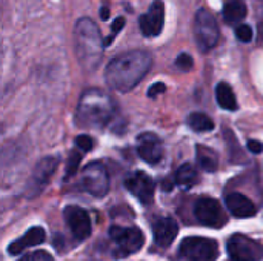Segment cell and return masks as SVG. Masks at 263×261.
<instances>
[{"label":"cell","instance_id":"cell-4","mask_svg":"<svg viewBox=\"0 0 263 261\" xmlns=\"http://www.w3.org/2000/svg\"><path fill=\"white\" fill-rule=\"evenodd\" d=\"M179 254L185 261H216L219 245L211 238L188 237L180 243Z\"/></svg>","mask_w":263,"mask_h":261},{"label":"cell","instance_id":"cell-16","mask_svg":"<svg viewBox=\"0 0 263 261\" xmlns=\"http://www.w3.org/2000/svg\"><path fill=\"white\" fill-rule=\"evenodd\" d=\"M228 211L236 217V218H251L257 214L256 205L245 195L239 192H233L227 197L225 200Z\"/></svg>","mask_w":263,"mask_h":261},{"label":"cell","instance_id":"cell-28","mask_svg":"<svg viewBox=\"0 0 263 261\" xmlns=\"http://www.w3.org/2000/svg\"><path fill=\"white\" fill-rule=\"evenodd\" d=\"M166 91V85L162 83V82H157V83H153L151 88L148 89V97L149 98H156L159 94H163Z\"/></svg>","mask_w":263,"mask_h":261},{"label":"cell","instance_id":"cell-25","mask_svg":"<svg viewBox=\"0 0 263 261\" xmlns=\"http://www.w3.org/2000/svg\"><path fill=\"white\" fill-rule=\"evenodd\" d=\"M176 66L180 69V71H190L193 66H194V62H193V57L190 54H180L177 58H176Z\"/></svg>","mask_w":263,"mask_h":261},{"label":"cell","instance_id":"cell-29","mask_svg":"<svg viewBox=\"0 0 263 261\" xmlns=\"http://www.w3.org/2000/svg\"><path fill=\"white\" fill-rule=\"evenodd\" d=\"M31 261H54V258L46 252V251H37L31 257Z\"/></svg>","mask_w":263,"mask_h":261},{"label":"cell","instance_id":"cell-34","mask_svg":"<svg viewBox=\"0 0 263 261\" xmlns=\"http://www.w3.org/2000/svg\"><path fill=\"white\" fill-rule=\"evenodd\" d=\"M18 261H31V257H28V255H25V257H22Z\"/></svg>","mask_w":263,"mask_h":261},{"label":"cell","instance_id":"cell-22","mask_svg":"<svg viewBox=\"0 0 263 261\" xmlns=\"http://www.w3.org/2000/svg\"><path fill=\"white\" fill-rule=\"evenodd\" d=\"M188 125L196 132H208V131H213L214 129L213 120L206 114H202V112H193V114H190Z\"/></svg>","mask_w":263,"mask_h":261},{"label":"cell","instance_id":"cell-8","mask_svg":"<svg viewBox=\"0 0 263 261\" xmlns=\"http://www.w3.org/2000/svg\"><path fill=\"white\" fill-rule=\"evenodd\" d=\"M194 31H196V40L203 51H208L217 45L219 37H220V31H219L217 20L214 18V15L210 11L199 9L196 12Z\"/></svg>","mask_w":263,"mask_h":261},{"label":"cell","instance_id":"cell-10","mask_svg":"<svg viewBox=\"0 0 263 261\" xmlns=\"http://www.w3.org/2000/svg\"><path fill=\"white\" fill-rule=\"evenodd\" d=\"M57 166H59L57 157H45L37 163V166L34 168L32 177L29 180L28 189H26V195L29 198L39 195L43 191V188L49 183L51 177L54 175Z\"/></svg>","mask_w":263,"mask_h":261},{"label":"cell","instance_id":"cell-11","mask_svg":"<svg viewBox=\"0 0 263 261\" xmlns=\"http://www.w3.org/2000/svg\"><path fill=\"white\" fill-rule=\"evenodd\" d=\"M125 186L142 205H149L154 198L156 185H154L153 178L142 171L131 172L125 178Z\"/></svg>","mask_w":263,"mask_h":261},{"label":"cell","instance_id":"cell-30","mask_svg":"<svg viewBox=\"0 0 263 261\" xmlns=\"http://www.w3.org/2000/svg\"><path fill=\"white\" fill-rule=\"evenodd\" d=\"M247 148H248L250 152H253V154H260V152H263V143L256 142V140H250L248 145H247Z\"/></svg>","mask_w":263,"mask_h":261},{"label":"cell","instance_id":"cell-3","mask_svg":"<svg viewBox=\"0 0 263 261\" xmlns=\"http://www.w3.org/2000/svg\"><path fill=\"white\" fill-rule=\"evenodd\" d=\"M74 46L83 68L88 71H94L102 60L105 42H102L100 31L91 18H80L76 23Z\"/></svg>","mask_w":263,"mask_h":261},{"label":"cell","instance_id":"cell-26","mask_svg":"<svg viewBox=\"0 0 263 261\" xmlns=\"http://www.w3.org/2000/svg\"><path fill=\"white\" fill-rule=\"evenodd\" d=\"M236 35L240 42H251L253 38V28L250 25H239L236 28Z\"/></svg>","mask_w":263,"mask_h":261},{"label":"cell","instance_id":"cell-31","mask_svg":"<svg viewBox=\"0 0 263 261\" xmlns=\"http://www.w3.org/2000/svg\"><path fill=\"white\" fill-rule=\"evenodd\" d=\"M100 17H102V20H108L109 18V8L108 6H102L100 8Z\"/></svg>","mask_w":263,"mask_h":261},{"label":"cell","instance_id":"cell-13","mask_svg":"<svg viewBox=\"0 0 263 261\" xmlns=\"http://www.w3.org/2000/svg\"><path fill=\"white\" fill-rule=\"evenodd\" d=\"M140 31L145 37H157L160 35L165 23V5L162 0H154L146 14L139 18Z\"/></svg>","mask_w":263,"mask_h":261},{"label":"cell","instance_id":"cell-19","mask_svg":"<svg viewBox=\"0 0 263 261\" xmlns=\"http://www.w3.org/2000/svg\"><path fill=\"white\" fill-rule=\"evenodd\" d=\"M216 98L220 108L227 109V111H236L239 108L237 100H236V94L233 92L231 86L227 82H220L216 88Z\"/></svg>","mask_w":263,"mask_h":261},{"label":"cell","instance_id":"cell-23","mask_svg":"<svg viewBox=\"0 0 263 261\" xmlns=\"http://www.w3.org/2000/svg\"><path fill=\"white\" fill-rule=\"evenodd\" d=\"M82 162V154L77 152V151H72L68 157V162H66V169H65V180H69L79 169V165Z\"/></svg>","mask_w":263,"mask_h":261},{"label":"cell","instance_id":"cell-33","mask_svg":"<svg viewBox=\"0 0 263 261\" xmlns=\"http://www.w3.org/2000/svg\"><path fill=\"white\" fill-rule=\"evenodd\" d=\"M171 188H173V183H170V182H165V183H163V189H165V191H170Z\"/></svg>","mask_w":263,"mask_h":261},{"label":"cell","instance_id":"cell-18","mask_svg":"<svg viewBox=\"0 0 263 261\" xmlns=\"http://www.w3.org/2000/svg\"><path fill=\"white\" fill-rule=\"evenodd\" d=\"M196 157H197V162L203 171H206V172H216L217 171L219 155L214 149L203 146V145H197L196 146Z\"/></svg>","mask_w":263,"mask_h":261},{"label":"cell","instance_id":"cell-32","mask_svg":"<svg viewBox=\"0 0 263 261\" xmlns=\"http://www.w3.org/2000/svg\"><path fill=\"white\" fill-rule=\"evenodd\" d=\"M259 34H260V37H263V15L260 22H259Z\"/></svg>","mask_w":263,"mask_h":261},{"label":"cell","instance_id":"cell-2","mask_svg":"<svg viewBox=\"0 0 263 261\" xmlns=\"http://www.w3.org/2000/svg\"><path fill=\"white\" fill-rule=\"evenodd\" d=\"M116 112V103L112 98L99 89L86 91L77 106L76 120L82 128L99 129L106 126Z\"/></svg>","mask_w":263,"mask_h":261},{"label":"cell","instance_id":"cell-5","mask_svg":"<svg viewBox=\"0 0 263 261\" xmlns=\"http://www.w3.org/2000/svg\"><path fill=\"white\" fill-rule=\"evenodd\" d=\"M109 237L117 245V251H116V254H119L117 257H128L131 254H136L145 245V235L139 228L111 226Z\"/></svg>","mask_w":263,"mask_h":261},{"label":"cell","instance_id":"cell-17","mask_svg":"<svg viewBox=\"0 0 263 261\" xmlns=\"http://www.w3.org/2000/svg\"><path fill=\"white\" fill-rule=\"evenodd\" d=\"M45 238H46L45 229L40 228V226H34V228H31L22 238L12 242V243L8 246V254H9V255H18V254H22L26 248L37 246V245L43 243Z\"/></svg>","mask_w":263,"mask_h":261},{"label":"cell","instance_id":"cell-7","mask_svg":"<svg viewBox=\"0 0 263 261\" xmlns=\"http://www.w3.org/2000/svg\"><path fill=\"white\" fill-rule=\"evenodd\" d=\"M227 251L233 261H260L263 258L262 243L242 234H236L228 240Z\"/></svg>","mask_w":263,"mask_h":261},{"label":"cell","instance_id":"cell-9","mask_svg":"<svg viewBox=\"0 0 263 261\" xmlns=\"http://www.w3.org/2000/svg\"><path fill=\"white\" fill-rule=\"evenodd\" d=\"M194 215L197 222L208 228H222L227 223V215L222 209V205L210 197L199 198L194 205Z\"/></svg>","mask_w":263,"mask_h":261},{"label":"cell","instance_id":"cell-27","mask_svg":"<svg viewBox=\"0 0 263 261\" xmlns=\"http://www.w3.org/2000/svg\"><path fill=\"white\" fill-rule=\"evenodd\" d=\"M76 146L80 148L82 151L85 152H89L92 148H94V140L89 137V135H79L76 138Z\"/></svg>","mask_w":263,"mask_h":261},{"label":"cell","instance_id":"cell-20","mask_svg":"<svg viewBox=\"0 0 263 261\" xmlns=\"http://www.w3.org/2000/svg\"><path fill=\"white\" fill-rule=\"evenodd\" d=\"M174 182H176L179 186L188 189V188L194 186V185L199 182V174H197V171H196V168H194L193 165L186 163V165H182V166L176 171Z\"/></svg>","mask_w":263,"mask_h":261},{"label":"cell","instance_id":"cell-15","mask_svg":"<svg viewBox=\"0 0 263 261\" xmlns=\"http://www.w3.org/2000/svg\"><path fill=\"white\" fill-rule=\"evenodd\" d=\"M179 234V226L177 223L170 218V217H163L159 218L153 223V235H154V242L160 246V248H168L174 238Z\"/></svg>","mask_w":263,"mask_h":261},{"label":"cell","instance_id":"cell-6","mask_svg":"<svg viewBox=\"0 0 263 261\" xmlns=\"http://www.w3.org/2000/svg\"><path fill=\"white\" fill-rule=\"evenodd\" d=\"M82 188L96 198L105 197L109 191V177L106 168L99 162L86 165L82 174Z\"/></svg>","mask_w":263,"mask_h":261},{"label":"cell","instance_id":"cell-14","mask_svg":"<svg viewBox=\"0 0 263 261\" xmlns=\"http://www.w3.org/2000/svg\"><path fill=\"white\" fill-rule=\"evenodd\" d=\"M137 154L142 160L154 165L163 157V143L156 134H140L137 138Z\"/></svg>","mask_w":263,"mask_h":261},{"label":"cell","instance_id":"cell-24","mask_svg":"<svg viewBox=\"0 0 263 261\" xmlns=\"http://www.w3.org/2000/svg\"><path fill=\"white\" fill-rule=\"evenodd\" d=\"M125 23H126V22H125V18H123V17H117V18L112 22V26H111L112 32H111V34H109V35H108L105 40H103V42H105V46H109V45L112 43L114 37H116V35H117V34H119L122 29H123Z\"/></svg>","mask_w":263,"mask_h":261},{"label":"cell","instance_id":"cell-1","mask_svg":"<svg viewBox=\"0 0 263 261\" xmlns=\"http://www.w3.org/2000/svg\"><path fill=\"white\" fill-rule=\"evenodd\" d=\"M153 63L146 51H129L111 60L105 71V80L109 88L119 92H129L139 85Z\"/></svg>","mask_w":263,"mask_h":261},{"label":"cell","instance_id":"cell-12","mask_svg":"<svg viewBox=\"0 0 263 261\" xmlns=\"http://www.w3.org/2000/svg\"><path fill=\"white\" fill-rule=\"evenodd\" d=\"M63 217L72 235L79 242L86 240L91 235V218L85 209L79 206H66L63 209Z\"/></svg>","mask_w":263,"mask_h":261},{"label":"cell","instance_id":"cell-21","mask_svg":"<svg viewBox=\"0 0 263 261\" xmlns=\"http://www.w3.org/2000/svg\"><path fill=\"white\" fill-rule=\"evenodd\" d=\"M247 6L242 0H228L223 5V18L228 23H236L245 18Z\"/></svg>","mask_w":263,"mask_h":261}]
</instances>
